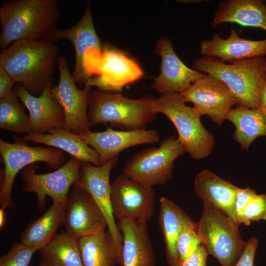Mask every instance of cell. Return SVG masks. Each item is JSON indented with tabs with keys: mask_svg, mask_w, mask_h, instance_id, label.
Segmentation results:
<instances>
[{
	"mask_svg": "<svg viewBox=\"0 0 266 266\" xmlns=\"http://www.w3.org/2000/svg\"><path fill=\"white\" fill-rule=\"evenodd\" d=\"M59 48L47 40H22L12 43L0 54V66L15 84L37 97L50 83L58 59Z\"/></svg>",
	"mask_w": 266,
	"mask_h": 266,
	"instance_id": "cell-1",
	"label": "cell"
},
{
	"mask_svg": "<svg viewBox=\"0 0 266 266\" xmlns=\"http://www.w3.org/2000/svg\"><path fill=\"white\" fill-rule=\"evenodd\" d=\"M60 16L56 0L5 1L0 8L2 50L22 40H47Z\"/></svg>",
	"mask_w": 266,
	"mask_h": 266,
	"instance_id": "cell-2",
	"label": "cell"
},
{
	"mask_svg": "<svg viewBox=\"0 0 266 266\" xmlns=\"http://www.w3.org/2000/svg\"><path fill=\"white\" fill-rule=\"evenodd\" d=\"M193 68L224 82L235 98L237 106L259 108V94L266 80L265 57L234 61L229 63L204 57L195 60Z\"/></svg>",
	"mask_w": 266,
	"mask_h": 266,
	"instance_id": "cell-3",
	"label": "cell"
},
{
	"mask_svg": "<svg viewBox=\"0 0 266 266\" xmlns=\"http://www.w3.org/2000/svg\"><path fill=\"white\" fill-rule=\"evenodd\" d=\"M156 98L143 97L131 99L120 93L91 91L88 117L91 126L102 123L111 128L130 131L146 129L157 116L153 108Z\"/></svg>",
	"mask_w": 266,
	"mask_h": 266,
	"instance_id": "cell-4",
	"label": "cell"
},
{
	"mask_svg": "<svg viewBox=\"0 0 266 266\" xmlns=\"http://www.w3.org/2000/svg\"><path fill=\"white\" fill-rule=\"evenodd\" d=\"M180 93L163 94L153 102L157 113L165 115L178 133L177 139L190 156L196 160L208 157L214 145L212 134L203 126L200 114L187 106Z\"/></svg>",
	"mask_w": 266,
	"mask_h": 266,
	"instance_id": "cell-5",
	"label": "cell"
},
{
	"mask_svg": "<svg viewBox=\"0 0 266 266\" xmlns=\"http://www.w3.org/2000/svg\"><path fill=\"white\" fill-rule=\"evenodd\" d=\"M238 225L230 216L213 205L203 202V210L196 230L208 255L221 266H233L246 245Z\"/></svg>",
	"mask_w": 266,
	"mask_h": 266,
	"instance_id": "cell-6",
	"label": "cell"
},
{
	"mask_svg": "<svg viewBox=\"0 0 266 266\" xmlns=\"http://www.w3.org/2000/svg\"><path fill=\"white\" fill-rule=\"evenodd\" d=\"M88 50L84 66L88 81L86 86L99 90L120 93L125 86L139 79L143 72L139 65L121 51L104 47Z\"/></svg>",
	"mask_w": 266,
	"mask_h": 266,
	"instance_id": "cell-7",
	"label": "cell"
},
{
	"mask_svg": "<svg viewBox=\"0 0 266 266\" xmlns=\"http://www.w3.org/2000/svg\"><path fill=\"white\" fill-rule=\"evenodd\" d=\"M0 154L4 165L0 175V205L13 208L12 189L17 173L29 165L44 162L48 166L58 169L66 164L64 152L56 148L29 146L23 143H9L0 139Z\"/></svg>",
	"mask_w": 266,
	"mask_h": 266,
	"instance_id": "cell-8",
	"label": "cell"
},
{
	"mask_svg": "<svg viewBox=\"0 0 266 266\" xmlns=\"http://www.w3.org/2000/svg\"><path fill=\"white\" fill-rule=\"evenodd\" d=\"M186 152L174 136L160 142L158 147L139 151L124 164L123 173L146 185L154 186L165 184L172 177L175 161Z\"/></svg>",
	"mask_w": 266,
	"mask_h": 266,
	"instance_id": "cell-9",
	"label": "cell"
},
{
	"mask_svg": "<svg viewBox=\"0 0 266 266\" xmlns=\"http://www.w3.org/2000/svg\"><path fill=\"white\" fill-rule=\"evenodd\" d=\"M82 162L70 156L69 160L55 171L39 174L35 172L38 166L29 165L23 169L21 178L24 182L22 190L34 193L37 197V208L39 211L46 207V198L53 202L66 204L70 188L78 180Z\"/></svg>",
	"mask_w": 266,
	"mask_h": 266,
	"instance_id": "cell-10",
	"label": "cell"
},
{
	"mask_svg": "<svg viewBox=\"0 0 266 266\" xmlns=\"http://www.w3.org/2000/svg\"><path fill=\"white\" fill-rule=\"evenodd\" d=\"M155 196L153 187L123 173L118 175L111 183L112 206L116 220L147 224L154 214Z\"/></svg>",
	"mask_w": 266,
	"mask_h": 266,
	"instance_id": "cell-11",
	"label": "cell"
},
{
	"mask_svg": "<svg viewBox=\"0 0 266 266\" xmlns=\"http://www.w3.org/2000/svg\"><path fill=\"white\" fill-rule=\"evenodd\" d=\"M118 160L119 156L116 157L100 166L82 162L79 178L72 186L87 192L101 211L107 223L108 232L116 247L121 266L123 236L113 213L111 184L109 180L110 172Z\"/></svg>",
	"mask_w": 266,
	"mask_h": 266,
	"instance_id": "cell-12",
	"label": "cell"
},
{
	"mask_svg": "<svg viewBox=\"0 0 266 266\" xmlns=\"http://www.w3.org/2000/svg\"><path fill=\"white\" fill-rule=\"evenodd\" d=\"M57 65L59 81L58 85L52 87L51 94L64 112L63 128L78 135L89 132L91 126L88 117V106L91 87L86 86L82 90L78 89L65 56L59 57Z\"/></svg>",
	"mask_w": 266,
	"mask_h": 266,
	"instance_id": "cell-13",
	"label": "cell"
},
{
	"mask_svg": "<svg viewBox=\"0 0 266 266\" xmlns=\"http://www.w3.org/2000/svg\"><path fill=\"white\" fill-rule=\"evenodd\" d=\"M185 102L194 104L201 116L207 115L221 125L236 100L227 85L217 78L207 74L180 93Z\"/></svg>",
	"mask_w": 266,
	"mask_h": 266,
	"instance_id": "cell-14",
	"label": "cell"
},
{
	"mask_svg": "<svg viewBox=\"0 0 266 266\" xmlns=\"http://www.w3.org/2000/svg\"><path fill=\"white\" fill-rule=\"evenodd\" d=\"M72 187L65 207V232L77 239L106 232L105 219L91 196L81 188Z\"/></svg>",
	"mask_w": 266,
	"mask_h": 266,
	"instance_id": "cell-15",
	"label": "cell"
},
{
	"mask_svg": "<svg viewBox=\"0 0 266 266\" xmlns=\"http://www.w3.org/2000/svg\"><path fill=\"white\" fill-rule=\"evenodd\" d=\"M161 57L160 73L154 78L152 88L159 93H181L207 74L187 66L175 53L170 39L161 37L156 46Z\"/></svg>",
	"mask_w": 266,
	"mask_h": 266,
	"instance_id": "cell-16",
	"label": "cell"
},
{
	"mask_svg": "<svg viewBox=\"0 0 266 266\" xmlns=\"http://www.w3.org/2000/svg\"><path fill=\"white\" fill-rule=\"evenodd\" d=\"M79 135L98 152L101 165L119 156V154L126 149L135 145L153 144L160 140L157 132L153 129L124 131L107 127L103 132L90 131Z\"/></svg>",
	"mask_w": 266,
	"mask_h": 266,
	"instance_id": "cell-17",
	"label": "cell"
},
{
	"mask_svg": "<svg viewBox=\"0 0 266 266\" xmlns=\"http://www.w3.org/2000/svg\"><path fill=\"white\" fill-rule=\"evenodd\" d=\"M60 38L69 40L75 51V66L73 78L80 88L85 87L88 81L84 61L86 52L90 49L102 51L100 39L96 31L92 16L90 2H87L84 13L74 26L66 30L56 28L51 33L49 40L55 42Z\"/></svg>",
	"mask_w": 266,
	"mask_h": 266,
	"instance_id": "cell-18",
	"label": "cell"
},
{
	"mask_svg": "<svg viewBox=\"0 0 266 266\" xmlns=\"http://www.w3.org/2000/svg\"><path fill=\"white\" fill-rule=\"evenodd\" d=\"M53 82L48 84L39 96L28 93L18 84L13 90L29 111L32 133L45 134L54 128H63L65 122L63 109L51 94Z\"/></svg>",
	"mask_w": 266,
	"mask_h": 266,
	"instance_id": "cell-19",
	"label": "cell"
},
{
	"mask_svg": "<svg viewBox=\"0 0 266 266\" xmlns=\"http://www.w3.org/2000/svg\"><path fill=\"white\" fill-rule=\"evenodd\" d=\"M200 52L206 57L219 59L223 62H231L266 56V39L250 40L241 37L232 29L228 38L223 39L215 34L211 39L203 40Z\"/></svg>",
	"mask_w": 266,
	"mask_h": 266,
	"instance_id": "cell-20",
	"label": "cell"
},
{
	"mask_svg": "<svg viewBox=\"0 0 266 266\" xmlns=\"http://www.w3.org/2000/svg\"><path fill=\"white\" fill-rule=\"evenodd\" d=\"M123 236L121 266H156V257L147 224L117 221Z\"/></svg>",
	"mask_w": 266,
	"mask_h": 266,
	"instance_id": "cell-21",
	"label": "cell"
},
{
	"mask_svg": "<svg viewBox=\"0 0 266 266\" xmlns=\"http://www.w3.org/2000/svg\"><path fill=\"white\" fill-rule=\"evenodd\" d=\"M225 23L260 29L266 32V0H227L220 2L211 25Z\"/></svg>",
	"mask_w": 266,
	"mask_h": 266,
	"instance_id": "cell-22",
	"label": "cell"
},
{
	"mask_svg": "<svg viewBox=\"0 0 266 266\" xmlns=\"http://www.w3.org/2000/svg\"><path fill=\"white\" fill-rule=\"evenodd\" d=\"M194 188L203 202L222 211L236 222L235 199L238 187L209 170H203L197 175Z\"/></svg>",
	"mask_w": 266,
	"mask_h": 266,
	"instance_id": "cell-23",
	"label": "cell"
},
{
	"mask_svg": "<svg viewBox=\"0 0 266 266\" xmlns=\"http://www.w3.org/2000/svg\"><path fill=\"white\" fill-rule=\"evenodd\" d=\"M159 224L166 247V257L170 266H179L180 260L177 242L182 232L186 228L196 226L190 216L173 201L162 197L160 200Z\"/></svg>",
	"mask_w": 266,
	"mask_h": 266,
	"instance_id": "cell-24",
	"label": "cell"
},
{
	"mask_svg": "<svg viewBox=\"0 0 266 266\" xmlns=\"http://www.w3.org/2000/svg\"><path fill=\"white\" fill-rule=\"evenodd\" d=\"M48 133L42 134L29 133L24 135L23 139L61 149L82 162L101 166L98 152L89 146L79 135L63 128L52 129Z\"/></svg>",
	"mask_w": 266,
	"mask_h": 266,
	"instance_id": "cell-25",
	"label": "cell"
},
{
	"mask_svg": "<svg viewBox=\"0 0 266 266\" xmlns=\"http://www.w3.org/2000/svg\"><path fill=\"white\" fill-rule=\"evenodd\" d=\"M235 127L234 138L244 150H248L254 140L266 136V113L260 108L237 106L226 116Z\"/></svg>",
	"mask_w": 266,
	"mask_h": 266,
	"instance_id": "cell-26",
	"label": "cell"
},
{
	"mask_svg": "<svg viewBox=\"0 0 266 266\" xmlns=\"http://www.w3.org/2000/svg\"><path fill=\"white\" fill-rule=\"evenodd\" d=\"M65 214V206L53 202L43 215L27 225L22 233L21 242L39 251L57 235Z\"/></svg>",
	"mask_w": 266,
	"mask_h": 266,
	"instance_id": "cell-27",
	"label": "cell"
},
{
	"mask_svg": "<svg viewBox=\"0 0 266 266\" xmlns=\"http://www.w3.org/2000/svg\"><path fill=\"white\" fill-rule=\"evenodd\" d=\"M84 266L120 265L117 252L108 232L85 236L78 238Z\"/></svg>",
	"mask_w": 266,
	"mask_h": 266,
	"instance_id": "cell-28",
	"label": "cell"
},
{
	"mask_svg": "<svg viewBox=\"0 0 266 266\" xmlns=\"http://www.w3.org/2000/svg\"><path fill=\"white\" fill-rule=\"evenodd\" d=\"M39 252L41 260L52 266H84L78 239L65 231L57 233Z\"/></svg>",
	"mask_w": 266,
	"mask_h": 266,
	"instance_id": "cell-29",
	"label": "cell"
},
{
	"mask_svg": "<svg viewBox=\"0 0 266 266\" xmlns=\"http://www.w3.org/2000/svg\"><path fill=\"white\" fill-rule=\"evenodd\" d=\"M0 128L16 133H31L29 117L13 91L0 99Z\"/></svg>",
	"mask_w": 266,
	"mask_h": 266,
	"instance_id": "cell-30",
	"label": "cell"
},
{
	"mask_svg": "<svg viewBox=\"0 0 266 266\" xmlns=\"http://www.w3.org/2000/svg\"><path fill=\"white\" fill-rule=\"evenodd\" d=\"M37 251L21 242L14 243L7 253L0 256V266H29Z\"/></svg>",
	"mask_w": 266,
	"mask_h": 266,
	"instance_id": "cell-31",
	"label": "cell"
},
{
	"mask_svg": "<svg viewBox=\"0 0 266 266\" xmlns=\"http://www.w3.org/2000/svg\"><path fill=\"white\" fill-rule=\"evenodd\" d=\"M201 245V241L196 230V225L185 229L177 242L176 247L180 263L193 254Z\"/></svg>",
	"mask_w": 266,
	"mask_h": 266,
	"instance_id": "cell-32",
	"label": "cell"
},
{
	"mask_svg": "<svg viewBox=\"0 0 266 266\" xmlns=\"http://www.w3.org/2000/svg\"><path fill=\"white\" fill-rule=\"evenodd\" d=\"M266 221V194H256L248 203L244 211L242 223L249 226L251 221Z\"/></svg>",
	"mask_w": 266,
	"mask_h": 266,
	"instance_id": "cell-33",
	"label": "cell"
},
{
	"mask_svg": "<svg viewBox=\"0 0 266 266\" xmlns=\"http://www.w3.org/2000/svg\"><path fill=\"white\" fill-rule=\"evenodd\" d=\"M256 194L250 187L238 188L235 199V214L236 222L239 225L242 223L244 211L248 203Z\"/></svg>",
	"mask_w": 266,
	"mask_h": 266,
	"instance_id": "cell-34",
	"label": "cell"
},
{
	"mask_svg": "<svg viewBox=\"0 0 266 266\" xmlns=\"http://www.w3.org/2000/svg\"><path fill=\"white\" fill-rule=\"evenodd\" d=\"M258 244V240L255 237L250 238L246 242L243 253L233 266H254Z\"/></svg>",
	"mask_w": 266,
	"mask_h": 266,
	"instance_id": "cell-35",
	"label": "cell"
},
{
	"mask_svg": "<svg viewBox=\"0 0 266 266\" xmlns=\"http://www.w3.org/2000/svg\"><path fill=\"white\" fill-rule=\"evenodd\" d=\"M208 255L207 251L201 244L193 254L181 262L179 266H206Z\"/></svg>",
	"mask_w": 266,
	"mask_h": 266,
	"instance_id": "cell-36",
	"label": "cell"
},
{
	"mask_svg": "<svg viewBox=\"0 0 266 266\" xmlns=\"http://www.w3.org/2000/svg\"><path fill=\"white\" fill-rule=\"evenodd\" d=\"M14 84L10 75L0 66V99L11 92Z\"/></svg>",
	"mask_w": 266,
	"mask_h": 266,
	"instance_id": "cell-37",
	"label": "cell"
},
{
	"mask_svg": "<svg viewBox=\"0 0 266 266\" xmlns=\"http://www.w3.org/2000/svg\"><path fill=\"white\" fill-rule=\"evenodd\" d=\"M259 108L266 113V80L263 84L259 94Z\"/></svg>",
	"mask_w": 266,
	"mask_h": 266,
	"instance_id": "cell-38",
	"label": "cell"
},
{
	"mask_svg": "<svg viewBox=\"0 0 266 266\" xmlns=\"http://www.w3.org/2000/svg\"><path fill=\"white\" fill-rule=\"evenodd\" d=\"M6 208L1 207L0 209V228L2 229L5 225L6 222V213L5 209Z\"/></svg>",
	"mask_w": 266,
	"mask_h": 266,
	"instance_id": "cell-39",
	"label": "cell"
},
{
	"mask_svg": "<svg viewBox=\"0 0 266 266\" xmlns=\"http://www.w3.org/2000/svg\"><path fill=\"white\" fill-rule=\"evenodd\" d=\"M37 266H52L51 265L47 263V262L41 260L39 264Z\"/></svg>",
	"mask_w": 266,
	"mask_h": 266,
	"instance_id": "cell-40",
	"label": "cell"
}]
</instances>
